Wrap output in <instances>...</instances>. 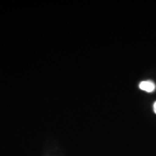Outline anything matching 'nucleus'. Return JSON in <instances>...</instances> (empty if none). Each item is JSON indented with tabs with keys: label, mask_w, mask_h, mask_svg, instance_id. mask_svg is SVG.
I'll return each mask as SVG.
<instances>
[{
	"label": "nucleus",
	"mask_w": 156,
	"mask_h": 156,
	"mask_svg": "<svg viewBox=\"0 0 156 156\" xmlns=\"http://www.w3.org/2000/svg\"><path fill=\"white\" fill-rule=\"evenodd\" d=\"M153 111H154V112L155 113V114H156V101L153 104Z\"/></svg>",
	"instance_id": "f03ea898"
},
{
	"label": "nucleus",
	"mask_w": 156,
	"mask_h": 156,
	"mask_svg": "<svg viewBox=\"0 0 156 156\" xmlns=\"http://www.w3.org/2000/svg\"><path fill=\"white\" fill-rule=\"evenodd\" d=\"M139 87L147 93H152L156 89V84L151 80H145L140 83Z\"/></svg>",
	"instance_id": "f257e3e1"
}]
</instances>
